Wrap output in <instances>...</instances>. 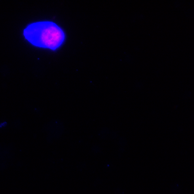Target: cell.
I'll use <instances>...</instances> for the list:
<instances>
[{
	"mask_svg": "<svg viewBox=\"0 0 194 194\" xmlns=\"http://www.w3.org/2000/svg\"><path fill=\"white\" fill-rule=\"evenodd\" d=\"M25 38L36 46L56 50L64 41L63 30L52 22L32 23L24 30Z\"/></svg>",
	"mask_w": 194,
	"mask_h": 194,
	"instance_id": "obj_1",
	"label": "cell"
}]
</instances>
